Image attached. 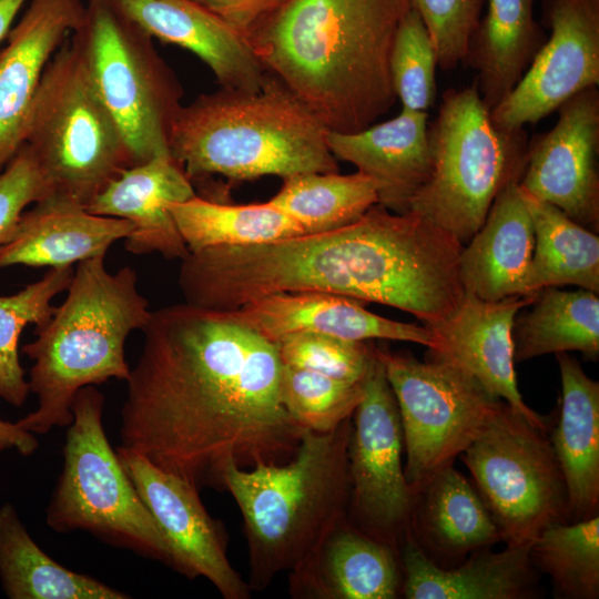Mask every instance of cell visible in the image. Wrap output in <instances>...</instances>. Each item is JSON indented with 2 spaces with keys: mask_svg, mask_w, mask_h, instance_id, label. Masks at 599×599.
I'll use <instances>...</instances> for the list:
<instances>
[{
  "mask_svg": "<svg viewBox=\"0 0 599 599\" xmlns=\"http://www.w3.org/2000/svg\"><path fill=\"white\" fill-rule=\"evenodd\" d=\"M126 379L120 439L196 489H224L229 465L292 458L302 432L281 400L277 345L221 311H152Z\"/></svg>",
  "mask_w": 599,
  "mask_h": 599,
  "instance_id": "cell-1",
  "label": "cell"
},
{
  "mask_svg": "<svg viewBox=\"0 0 599 599\" xmlns=\"http://www.w3.org/2000/svg\"><path fill=\"white\" fill-rule=\"evenodd\" d=\"M410 0H286L248 40L328 128L356 132L396 102L389 54Z\"/></svg>",
  "mask_w": 599,
  "mask_h": 599,
  "instance_id": "cell-2",
  "label": "cell"
},
{
  "mask_svg": "<svg viewBox=\"0 0 599 599\" xmlns=\"http://www.w3.org/2000/svg\"><path fill=\"white\" fill-rule=\"evenodd\" d=\"M328 128L267 72L256 90L222 88L181 105L170 131L171 156L193 183L338 172Z\"/></svg>",
  "mask_w": 599,
  "mask_h": 599,
  "instance_id": "cell-3",
  "label": "cell"
},
{
  "mask_svg": "<svg viewBox=\"0 0 599 599\" xmlns=\"http://www.w3.org/2000/svg\"><path fill=\"white\" fill-rule=\"evenodd\" d=\"M104 257L78 263L64 302L35 328V339L22 346L33 361L28 383L38 404L17 423L34 435L68 427L81 388L130 376L125 341L146 326L152 311L138 290L135 270L110 273Z\"/></svg>",
  "mask_w": 599,
  "mask_h": 599,
  "instance_id": "cell-4",
  "label": "cell"
},
{
  "mask_svg": "<svg viewBox=\"0 0 599 599\" xmlns=\"http://www.w3.org/2000/svg\"><path fill=\"white\" fill-rule=\"evenodd\" d=\"M351 432L352 417L327 433L303 429L287 463L225 468L224 489L244 521L250 587L298 568L348 518Z\"/></svg>",
  "mask_w": 599,
  "mask_h": 599,
  "instance_id": "cell-5",
  "label": "cell"
},
{
  "mask_svg": "<svg viewBox=\"0 0 599 599\" xmlns=\"http://www.w3.org/2000/svg\"><path fill=\"white\" fill-rule=\"evenodd\" d=\"M432 173L408 211L463 246L480 229L499 192L519 182L527 161L524 129L496 126L476 84L448 89L428 123Z\"/></svg>",
  "mask_w": 599,
  "mask_h": 599,
  "instance_id": "cell-6",
  "label": "cell"
},
{
  "mask_svg": "<svg viewBox=\"0 0 599 599\" xmlns=\"http://www.w3.org/2000/svg\"><path fill=\"white\" fill-rule=\"evenodd\" d=\"M23 143L33 152L51 194L85 207L111 181L135 165L74 33L44 69Z\"/></svg>",
  "mask_w": 599,
  "mask_h": 599,
  "instance_id": "cell-7",
  "label": "cell"
},
{
  "mask_svg": "<svg viewBox=\"0 0 599 599\" xmlns=\"http://www.w3.org/2000/svg\"><path fill=\"white\" fill-rule=\"evenodd\" d=\"M103 408L104 396L94 386L75 394L45 522L57 532L83 530L173 568L167 540L108 440Z\"/></svg>",
  "mask_w": 599,
  "mask_h": 599,
  "instance_id": "cell-8",
  "label": "cell"
},
{
  "mask_svg": "<svg viewBox=\"0 0 599 599\" xmlns=\"http://www.w3.org/2000/svg\"><path fill=\"white\" fill-rule=\"evenodd\" d=\"M73 33L135 164L170 153L183 89L152 38L111 0H88L83 23Z\"/></svg>",
  "mask_w": 599,
  "mask_h": 599,
  "instance_id": "cell-9",
  "label": "cell"
},
{
  "mask_svg": "<svg viewBox=\"0 0 599 599\" xmlns=\"http://www.w3.org/2000/svg\"><path fill=\"white\" fill-rule=\"evenodd\" d=\"M460 457L506 545L531 544L548 526L570 518L547 430L504 400Z\"/></svg>",
  "mask_w": 599,
  "mask_h": 599,
  "instance_id": "cell-10",
  "label": "cell"
},
{
  "mask_svg": "<svg viewBox=\"0 0 599 599\" xmlns=\"http://www.w3.org/2000/svg\"><path fill=\"white\" fill-rule=\"evenodd\" d=\"M395 395L404 438V473L415 493L481 432L497 404L473 376L436 357L420 362L374 346Z\"/></svg>",
  "mask_w": 599,
  "mask_h": 599,
  "instance_id": "cell-11",
  "label": "cell"
},
{
  "mask_svg": "<svg viewBox=\"0 0 599 599\" xmlns=\"http://www.w3.org/2000/svg\"><path fill=\"white\" fill-rule=\"evenodd\" d=\"M352 417L348 521L397 551L409 528L416 495L404 473L397 402L375 352Z\"/></svg>",
  "mask_w": 599,
  "mask_h": 599,
  "instance_id": "cell-12",
  "label": "cell"
},
{
  "mask_svg": "<svg viewBox=\"0 0 599 599\" xmlns=\"http://www.w3.org/2000/svg\"><path fill=\"white\" fill-rule=\"evenodd\" d=\"M551 34L512 91L490 111L505 130L524 129L599 84V0H544Z\"/></svg>",
  "mask_w": 599,
  "mask_h": 599,
  "instance_id": "cell-13",
  "label": "cell"
},
{
  "mask_svg": "<svg viewBox=\"0 0 599 599\" xmlns=\"http://www.w3.org/2000/svg\"><path fill=\"white\" fill-rule=\"evenodd\" d=\"M554 128L528 142L519 186L597 233L599 229V90L564 102Z\"/></svg>",
  "mask_w": 599,
  "mask_h": 599,
  "instance_id": "cell-14",
  "label": "cell"
},
{
  "mask_svg": "<svg viewBox=\"0 0 599 599\" xmlns=\"http://www.w3.org/2000/svg\"><path fill=\"white\" fill-rule=\"evenodd\" d=\"M116 454L171 547L173 569L206 578L225 599L248 598L250 586L230 564L221 526L206 511L200 490L132 449L119 446Z\"/></svg>",
  "mask_w": 599,
  "mask_h": 599,
  "instance_id": "cell-15",
  "label": "cell"
},
{
  "mask_svg": "<svg viewBox=\"0 0 599 599\" xmlns=\"http://www.w3.org/2000/svg\"><path fill=\"white\" fill-rule=\"evenodd\" d=\"M537 294L484 301L466 293L441 322L426 326L437 338L430 357L451 362L473 376L493 397L501 399L536 426L547 430L546 418L524 400L516 378L512 324Z\"/></svg>",
  "mask_w": 599,
  "mask_h": 599,
  "instance_id": "cell-16",
  "label": "cell"
},
{
  "mask_svg": "<svg viewBox=\"0 0 599 599\" xmlns=\"http://www.w3.org/2000/svg\"><path fill=\"white\" fill-rule=\"evenodd\" d=\"M81 0H29L0 51V173L20 146L42 74L69 33L83 23Z\"/></svg>",
  "mask_w": 599,
  "mask_h": 599,
  "instance_id": "cell-17",
  "label": "cell"
},
{
  "mask_svg": "<svg viewBox=\"0 0 599 599\" xmlns=\"http://www.w3.org/2000/svg\"><path fill=\"white\" fill-rule=\"evenodd\" d=\"M221 312L272 343L307 332L356 342L389 339L437 347L436 336L423 324L389 319L367 311L362 301L329 293H273Z\"/></svg>",
  "mask_w": 599,
  "mask_h": 599,
  "instance_id": "cell-18",
  "label": "cell"
},
{
  "mask_svg": "<svg viewBox=\"0 0 599 599\" xmlns=\"http://www.w3.org/2000/svg\"><path fill=\"white\" fill-rule=\"evenodd\" d=\"M152 39L195 54L222 88L256 90L267 72L250 40L193 0H111Z\"/></svg>",
  "mask_w": 599,
  "mask_h": 599,
  "instance_id": "cell-19",
  "label": "cell"
},
{
  "mask_svg": "<svg viewBox=\"0 0 599 599\" xmlns=\"http://www.w3.org/2000/svg\"><path fill=\"white\" fill-rule=\"evenodd\" d=\"M195 195L191 180L166 153L124 170L85 209L92 214L132 222L133 231L124 242L128 252H158L169 260H182L189 248L167 205Z\"/></svg>",
  "mask_w": 599,
  "mask_h": 599,
  "instance_id": "cell-20",
  "label": "cell"
},
{
  "mask_svg": "<svg viewBox=\"0 0 599 599\" xmlns=\"http://www.w3.org/2000/svg\"><path fill=\"white\" fill-rule=\"evenodd\" d=\"M332 154L352 163L377 185L378 204L407 213L432 173L428 113L402 109L395 118L356 132L329 131Z\"/></svg>",
  "mask_w": 599,
  "mask_h": 599,
  "instance_id": "cell-21",
  "label": "cell"
},
{
  "mask_svg": "<svg viewBox=\"0 0 599 599\" xmlns=\"http://www.w3.org/2000/svg\"><path fill=\"white\" fill-rule=\"evenodd\" d=\"M132 231L128 220L92 214L70 197L50 194L23 211L10 237L0 244V268L72 266L105 256L114 242Z\"/></svg>",
  "mask_w": 599,
  "mask_h": 599,
  "instance_id": "cell-22",
  "label": "cell"
},
{
  "mask_svg": "<svg viewBox=\"0 0 599 599\" xmlns=\"http://www.w3.org/2000/svg\"><path fill=\"white\" fill-rule=\"evenodd\" d=\"M530 546L506 545L471 552L461 565L446 568L433 561L407 531L399 562L400 592L407 599H528L537 593Z\"/></svg>",
  "mask_w": 599,
  "mask_h": 599,
  "instance_id": "cell-23",
  "label": "cell"
},
{
  "mask_svg": "<svg viewBox=\"0 0 599 599\" xmlns=\"http://www.w3.org/2000/svg\"><path fill=\"white\" fill-rule=\"evenodd\" d=\"M292 595L318 599H394L402 588L400 562L390 546L348 518L295 570Z\"/></svg>",
  "mask_w": 599,
  "mask_h": 599,
  "instance_id": "cell-24",
  "label": "cell"
},
{
  "mask_svg": "<svg viewBox=\"0 0 599 599\" xmlns=\"http://www.w3.org/2000/svg\"><path fill=\"white\" fill-rule=\"evenodd\" d=\"M535 231L519 182L508 183L491 204L485 222L459 254L466 293L484 301L527 295L526 277Z\"/></svg>",
  "mask_w": 599,
  "mask_h": 599,
  "instance_id": "cell-25",
  "label": "cell"
},
{
  "mask_svg": "<svg viewBox=\"0 0 599 599\" xmlns=\"http://www.w3.org/2000/svg\"><path fill=\"white\" fill-rule=\"evenodd\" d=\"M556 358L561 406L549 439L564 476L570 519L578 521L599 509V383L568 353Z\"/></svg>",
  "mask_w": 599,
  "mask_h": 599,
  "instance_id": "cell-26",
  "label": "cell"
},
{
  "mask_svg": "<svg viewBox=\"0 0 599 599\" xmlns=\"http://www.w3.org/2000/svg\"><path fill=\"white\" fill-rule=\"evenodd\" d=\"M407 531L428 557L460 558L501 541L479 493L453 465L418 489Z\"/></svg>",
  "mask_w": 599,
  "mask_h": 599,
  "instance_id": "cell-27",
  "label": "cell"
},
{
  "mask_svg": "<svg viewBox=\"0 0 599 599\" xmlns=\"http://www.w3.org/2000/svg\"><path fill=\"white\" fill-rule=\"evenodd\" d=\"M536 0H488L486 14L473 32L465 61L489 111L518 84L546 41L535 18Z\"/></svg>",
  "mask_w": 599,
  "mask_h": 599,
  "instance_id": "cell-28",
  "label": "cell"
},
{
  "mask_svg": "<svg viewBox=\"0 0 599 599\" xmlns=\"http://www.w3.org/2000/svg\"><path fill=\"white\" fill-rule=\"evenodd\" d=\"M0 581L10 599L130 598L54 561L32 539L9 502L0 507Z\"/></svg>",
  "mask_w": 599,
  "mask_h": 599,
  "instance_id": "cell-29",
  "label": "cell"
},
{
  "mask_svg": "<svg viewBox=\"0 0 599 599\" xmlns=\"http://www.w3.org/2000/svg\"><path fill=\"white\" fill-rule=\"evenodd\" d=\"M518 312L512 324L514 361L520 363L547 354L578 351L599 355V297L585 288L546 287Z\"/></svg>",
  "mask_w": 599,
  "mask_h": 599,
  "instance_id": "cell-30",
  "label": "cell"
},
{
  "mask_svg": "<svg viewBox=\"0 0 599 599\" xmlns=\"http://www.w3.org/2000/svg\"><path fill=\"white\" fill-rule=\"evenodd\" d=\"M529 211L535 247L525 286L527 295L546 287L575 285L599 293V236L555 205L520 189Z\"/></svg>",
  "mask_w": 599,
  "mask_h": 599,
  "instance_id": "cell-31",
  "label": "cell"
},
{
  "mask_svg": "<svg viewBox=\"0 0 599 599\" xmlns=\"http://www.w3.org/2000/svg\"><path fill=\"white\" fill-rule=\"evenodd\" d=\"M167 210L189 252L264 244L305 234L270 201L234 205L196 194L186 201L170 203Z\"/></svg>",
  "mask_w": 599,
  "mask_h": 599,
  "instance_id": "cell-32",
  "label": "cell"
},
{
  "mask_svg": "<svg viewBox=\"0 0 599 599\" xmlns=\"http://www.w3.org/2000/svg\"><path fill=\"white\" fill-rule=\"evenodd\" d=\"M295 221L305 234L322 233L351 224L378 204L377 185L356 172H309L283 179L280 191L268 200Z\"/></svg>",
  "mask_w": 599,
  "mask_h": 599,
  "instance_id": "cell-33",
  "label": "cell"
},
{
  "mask_svg": "<svg viewBox=\"0 0 599 599\" xmlns=\"http://www.w3.org/2000/svg\"><path fill=\"white\" fill-rule=\"evenodd\" d=\"M530 560L550 577L557 597L597 599L599 516L548 526L531 542Z\"/></svg>",
  "mask_w": 599,
  "mask_h": 599,
  "instance_id": "cell-34",
  "label": "cell"
},
{
  "mask_svg": "<svg viewBox=\"0 0 599 599\" xmlns=\"http://www.w3.org/2000/svg\"><path fill=\"white\" fill-rule=\"evenodd\" d=\"M73 274L72 266L53 267L18 293L0 296V397L16 407L23 406L30 393L19 359L20 335L28 324L41 327L51 318V301L68 290Z\"/></svg>",
  "mask_w": 599,
  "mask_h": 599,
  "instance_id": "cell-35",
  "label": "cell"
},
{
  "mask_svg": "<svg viewBox=\"0 0 599 599\" xmlns=\"http://www.w3.org/2000/svg\"><path fill=\"white\" fill-rule=\"evenodd\" d=\"M280 394L300 427L327 433L353 416L363 396V380H342L283 364Z\"/></svg>",
  "mask_w": 599,
  "mask_h": 599,
  "instance_id": "cell-36",
  "label": "cell"
},
{
  "mask_svg": "<svg viewBox=\"0 0 599 599\" xmlns=\"http://www.w3.org/2000/svg\"><path fill=\"white\" fill-rule=\"evenodd\" d=\"M437 67L429 32L410 7L396 28L389 54L392 83L402 109L427 112L434 104Z\"/></svg>",
  "mask_w": 599,
  "mask_h": 599,
  "instance_id": "cell-37",
  "label": "cell"
},
{
  "mask_svg": "<svg viewBox=\"0 0 599 599\" xmlns=\"http://www.w3.org/2000/svg\"><path fill=\"white\" fill-rule=\"evenodd\" d=\"M285 365L347 382H362L373 357L374 345L315 333H295L278 342Z\"/></svg>",
  "mask_w": 599,
  "mask_h": 599,
  "instance_id": "cell-38",
  "label": "cell"
},
{
  "mask_svg": "<svg viewBox=\"0 0 599 599\" xmlns=\"http://www.w3.org/2000/svg\"><path fill=\"white\" fill-rule=\"evenodd\" d=\"M485 1L410 0L429 32L440 69L451 70L465 61Z\"/></svg>",
  "mask_w": 599,
  "mask_h": 599,
  "instance_id": "cell-39",
  "label": "cell"
},
{
  "mask_svg": "<svg viewBox=\"0 0 599 599\" xmlns=\"http://www.w3.org/2000/svg\"><path fill=\"white\" fill-rule=\"evenodd\" d=\"M50 194L33 152L23 143L0 173V244L10 237L27 206Z\"/></svg>",
  "mask_w": 599,
  "mask_h": 599,
  "instance_id": "cell-40",
  "label": "cell"
},
{
  "mask_svg": "<svg viewBox=\"0 0 599 599\" xmlns=\"http://www.w3.org/2000/svg\"><path fill=\"white\" fill-rule=\"evenodd\" d=\"M220 17L233 29L248 35L286 0H193Z\"/></svg>",
  "mask_w": 599,
  "mask_h": 599,
  "instance_id": "cell-41",
  "label": "cell"
},
{
  "mask_svg": "<svg viewBox=\"0 0 599 599\" xmlns=\"http://www.w3.org/2000/svg\"><path fill=\"white\" fill-rule=\"evenodd\" d=\"M39 446L34 434L22 428L17 422L0 418V451L14 449L20 455L30 456Z\"/></svg>",
  "mask_w": 599,
  "mask_h": 599,
  "instance_id": "cell-42",
  "label": "cell"
},
{
  "mask_svg": "<svg viewBox=\"0 0 599 599\" xmlns=\"http://www.w3.org/2000/svg\"><path fill=\"white\" fill-rule=\"evenodd\" d=\"M28 0H0V41L7 37L18 12Z\"/></svg>",
  "mask_w": 599,
  "mask_h": 599,
  "instance_id": "cell-43",
  "label": "cell"
}]
</instances>
